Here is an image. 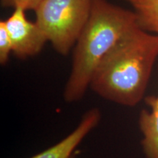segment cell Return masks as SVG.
Masks as SVG:
<instances>
[{
	"label": "cell",
	"instance_id": "6da1fadb",
	"mask_svg": "<svg viewBox=\"0 0 158 158\" xmlns=\"http://www.w3.org/2000/svg\"><path fill=\"white\" fill-rule=\"evenodd\" d=\"M158 57V35L138 27L102 59L89 88L101 98L128 107L143 100Z\"/></svg>",
	"mask_w": 158,
	"mask_h": 158
},
{
	"label": "cell",
	"instance_id": "7a4b0ae2",
	"mask_svg": "<svg viewBox=\"0 0 158 158\" xmlns=\"http://www.w3.org/2000/svg\"><path fill=\"white\" fill-rule=\"evenodd\" d=\"M141 27L134 11L107 0H93L89 19L78 40L64 91L68 102L81 100L99 63L122 38Z\"/></svg>",
	"mask_w": 158,
	"mask_h": 158
},
{
	"label": "cell",
	"instance_id": "3957f363",
	"mask_svg": "<svg viewBox=\"0 0 158 158\" xmlns=\"http://www.w3.org/2000/svg\"><path fill=\"white\" fill-rule=\"evenodd\" d=\"M93 0H43L36 22L57 53L67 55L87 22Z\"/></svg>",
	"mask_w": 158,
	"mask_h": 158
},
{
	"label": "cell",
	"instance_id": "277c9868",
	"mask_svg": "<svg viewBox=\"0 0 158 158\" xmlns=\"http://www.w3.org/2000/svg\"><path fill=\"white\" fill-rule=\"evenodd\" d=\"M4 23L10 37L13 53L18 58L26 59L37 54L48 41L42 29L36 22L27 19L22 8H15Z\"/></svg>",
	"mask_w": 158,
	"mask_h": 158
},
{
	"label": "cell",
	"instance_id": "5b68a950",
	"mask_svg": "<svg viewBox=\"0 0 158 158\" xmlns=\"http://www.w3.org/2000/svg\"><path fill=\"white\" fill-rule=\"evenodd\" d=\"M100 119V110L97 108H91L84 114L78 125L72 133L56 144L30 158H73L75 149L98 126Z\"/></svg>",
	"mask_w": 158,
	"mask_h": 158
},
{
	"label": "cell",
	"instance_id": "8992f818",
	"mask_svg": "<svg viewBox=\"0 0 158 158\" xmlns=\"http://www.w3.org/2000/svg\"><path fill=\"white\" fill-rule=\"evenodd\" d=\"M145 102L150 110H142L138 118L142 149L146 158H158V94L147 97Z\"/></svg>",
	"mask_w": 158,
	"mask_h": 158
},
{
	"label": "cell",
	"instance_id": "52a82bcc",
	"mask_svg": "<svg viewBox=\"0 0 158 158\" xmlns=\"http://www.w3.org/2000/svg\"><path fill=\"white\" fill-rule=\"evenodd\" d=\"M142 29L158 35V0H127Z\"/></svg>",
	"mask_w": 158,
	"mask_h": 158
},
{
	"label": "cell",
	"instance_id": "ba28073f",
	"mask_svg": "<svg viewBox=\"0 0 158 158\" xmlns=\"http://www.w3.org/2000/svg\"><path fill=\"white\" fill-rule=\"evenodd\" d=\"M13 52V45L10 37L6 29L4 21H0V63L5 64Z\"/></svg>",
	"mask_w": 158,
	"mask_h": 158
},
{
	"label": "cell",
	"instance_id": "9c48e42d",
	"mask_svg": "<svg viewBox=\"0 0 158 158\" xmlns=\"http://www.w3.org/2000/svg\"><path fill=\"white\" fill-rule=\"evenodd\" d=\"M43 0H2L4 6L13 7L15 8H22L24 10H36Z\"/></svg>",
	"mask_w": 158,
	"mask_h": 158
},
{
	"label": "cell",
	"instance_id": "30bf717a",
	"mask_svg": "<svg viewBox=\"0 0 158 158\" xmlns=\"http://www.w3.org/2000/svg\"></svg>",
	"mask_w": 158,
	"mask_h": 158
}]
</instances>
